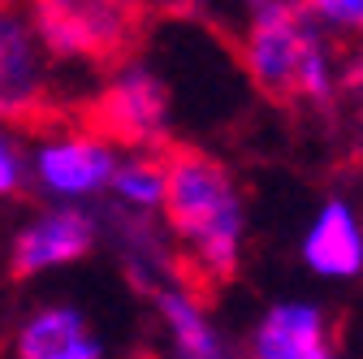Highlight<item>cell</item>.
<instances>
[{
    "mask_svg": "<svg viewBox=\"0 0 363 359\" xmlns=\"http://www.w3.org/2000/svg\"><path fill=\"white\" fill-rule=\"evenodd\" d=\"M26 18L52 65H113L134 43L130 0H30Z\"/></svg>",
    "mask_w": 363,
    "mask_h": 359,
    "instance_id": "3",
    "label": "cell"
},
{
    "mask_svg": "<svg viewBox=\"0 0 363 359\" xmlns=\"http://www.w3.org/2000/svg\"><path fill=\"white\" fill-rule=\"evenodd\" d=\"M91 130L104 134L117 152H160L173 130L169 78L143 57H121L96 96V126Z\"/></svg>",
    "mask_w": 363,
    "mask_h": 359,
    "instance_id": "4",
    "label": "cell"
},
{
    "mask_svg": "<svg viewBox=\"0 0 363 359\" xmlns=\"http://www.w3.org/2000/svg\"><path fill=\"white\" fill-rule=\"evenodd\" d=\"M298 260L320 282H354L363 273V221L346 195H329L298 238Z\"/></svg>",
    "mask_w": 363,
    "mask_h": 359,
    "instance_id": "9",
    "label": "cell"
},
{
    "mask_svg": "<svg viewBox=\"0 0 363 359\" xmlns=\"http://www.w3.org/2000/svg\"><path fill=\"white\" fill-rule=\"evenodd\" d=\"M18 359H104V338L74 303H43L18 325Z\"/></svg>",
    "mask_w": 363,
    "mask_h": 359,
    "instance_id": "11",
    "label": "cell"
},
{
    "mask_svg": "<svg viewBox=\"0 0 363 359\" xmlns=\"http://www.w3.org/2000/svg\"><path fill=\"white\" fill-rule=\"evenodd\" d=\"M117 160L121 152L91 126H61L26 148V187L57 208H86L108 195Z\"/></svg>",
    "mask_w": 363,
    "mask_h": 359,
    "instance_id": "5",
    "label": "cell"
},
{
    "mask_svg": "<svg viewBox=\"0 0 363 359\" xmlns=\"http://www.w3.org/2000/svg\"><path fill=\"white\" fill-rule=\"evenodd\" d=\"M247 359H337V329L315 299H277L259 311Z\"/></svg>",
    "mask_w": 363,
    "mask_h": 359,
    "instance_id": "8",
    "label": "cell"
},
{
    "mask_svg": "<svg viewBox=\"0 0 363 359\" xmlns=\"http://www.w3.org/2000/svg\"><path fill=\"white\" fill-rule=\"evenodd\" d=\"M164 230L199 282H230L247 251V199L216 156L182 148L164 156Z\"/></svg>",
    "mask_w": 363,
    "mask_h": 359,
    "instance_id": "1",
    "label": "cell"
},
{
    "mask_svg": "<svg viewBox=\"0 0 363 359\" xmlns=\"http://www.w3.org/2000/svg\"><path fill=\"white\" fill-rule=\"evenodd\" d=\"M156 316L164 325L169 359H242L191 286H156Z\"/></svg>",
    "mask_w": 363,
    "mask_h": 359,
    "instance_id": "10",
    "label": "cell"
},
{
    "mask_svg": "<svg viewBox=\"0 0 363 359\" xmlns=\"http://www.w3.org/2000/svg\"><path fill=\"white\" fill-rule=\"evenodd\" d=\"M298 9L333 39L359 35V26H363V0H298Z\"/></svg>",
    "mask_w": 363,
    "mask_h": 359,
    "instance_id": "13",
    "label": "cell"
},
{
    "mask_svg": "<svg viewBox=\"0 0 363 359\" xmlns=\"http://www.w3.org/2000/svg\"><path fill=\"white\" fill-rule=\"evenodd\" d=\"M100 243V221L86 208H39L30 212L9 238V268L13 277L30 282V277H48L61 268L86 260Z\"/></svg>",
    "mask_w": 363,
    "mask_h": 359,
    "instance_id": "7",
    "label": "cell"
},
{
    "mask_svg": "<svg viewBox=\"0 0 363 359\" xmlns=\"http://www.w3.org/2000/svg\"><path fill=\"white\" fill-rule=\"evenodd\" d=\"M57 96V65L22 5L0 0V126H18L48 113Z\"/></svg>",
    "mask_w": 363,
    "mask_h": 359,
    "instance_id": "6",
    "label": "cell"
},
{
    "mask_svg": "<svg viewBox=\"0 0 363 359\" xmlns=\"http://www.w3.org/2000/svg\"><path fill=\"white\" fill-rule=\"evenodd\" d=\"M108 199L125 212V216H160L164 204V156L160 152H121L113 182H108Z\"/></svg>",
    "mask_w": 363,
    "mask_h": 359,
    "instance_id": "12",
    "label": "cell"
},
{
    "mask_svg": "<svg viewBox=\"0 0 363 359\" xmlns=\"http://www.w3.org/2000/svg\"><path fill=\"white\" fill-rule=\"evenodd\" d=\"M26 191V143L13 126H0V199Z\"/></svg>",
    "mask_w": 363,
    "mask_h": 359,
    "instance_id": "14",
    "label": "cell"
},
{
    "mask_svg": "<svg viewBox=\"0 0 363 359\" xmlns=\"http://www.w3.org/2000/svg\"><path fill=\"white\" fill-rule=\"evenodd\" d=\"M238 53L247 78L277 100L333 104L342 82L359 78V65H346L337 39L315 26L298 0H247Z\"/></svg>",
    "mask_w": 363,
    "mask_h": 359,
    "instance_id": "2",
    "label": "cell"
}]
</instances>
